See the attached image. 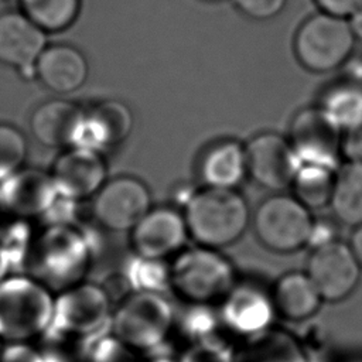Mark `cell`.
Wrapping results in <instances>:
<instances>
[{"label": "cell", "instance_id": "37", "mask_svg": "<svg viewBox=\"0 0 362 362\" xmlns=\"http://www.w3.org/2000/svg\"><path fill=\"white\" fill-rule=\"evenodd\" d=\"M315 3L324 13L344 18L349 17L362 6V0H315Z\"/></svg>", "mask_w": 362, "mask_h": 362}, {"label": "cell", "instance_id": "28", "mask_svg": "<svg viewBox=\"0 0 362 362\" xmlns=\"http://www.w3.org/2000/svg\"><path fill=\"white\" fill-rule=\"evenodd\" d=\"M23 13L48 33L68 28L78 17L81 0H20Z\"/></svg>", "mask_w": 362, "mask_h": 362}, {"label": "cell", "instance_id": "12", "mask_svg": "<svg viewBox=\"0 0 362 362\" xmlns=\"http://www.w3.org/2000/svg\"><path fill=\"white\" fill-rule=\"evenodd\" d=\"M222 328L242 339L274 327L277 317L272 294L253 283H238L216 305Z\"/></svg>", "mask_w": 362, "mask_h": 362}, {"label": "cell", "instance_id": "21", "mask_svg": "<svg viewBox=\"0 0 362 362\" xmlns=\"http://www.w3.org/2000/svg\"><path fill=\"white\" fill-rule=\"evenodd\" d=\"M277 317L301 322L311 318L322 304V298L307 273L288 272L280 276L272 291Z\"/></svg>", "mask_w": 362, "mask_h": 362}, {"label": "cell", "instance_id": "24", "mask_svg": "<svg viewBox=\"0 0 362 362\" xmlns=\"http://www.w3.org/2000/svg\"><path fill=\"white\" fill-rule=\"evenodd\" d=\"M329 205L339 222L362 225V161H348L338 168Z\"/></svg>", "mask_w": 362, "mask_h": 362}, {"label": "cell", "instance_id": "10", "mask_svg": "<svg viewBox=\"0 0 362 362\" xmlns=\"http://www.w3.org/2000/svg\"><path fill=\"white\" fill-rule=\"evenodd\" d=\"M150 209L147 185L129 175L106 181L93 199L95 218L103 228L115 232L132 230Z\"/></svg>", "mask_w": 362, "mask_h": 362}, {"label": "cell", "instance_id": "27", "mask_svg": "<svg viewBox=\"0 0 362 362\" xmlns=\"http://www.w3.org/2000/svg\"><path fill=\"white\" fill-rule=\"evenodd\" d=\"M321 107L334 123L346 132L362 123V85L346 82L328 89Z\"/></svg>", "mask_w": 362, "mask_h": 362}, {"label": "cell", "instance_id": "40", "mask_svg": "<svg viewBox=\"0 0 362 362\" xmlns=\"http://www.w3.org/2000/svg\"><path fill=\"white\" fill-rule=\"evenodd\" d=\"M10 264H11V257L8 256V253L0 245V281L6 277V273L8 272Z\"/></svg>", "mask_w": 362, "mask_h": 362}, {"label": "cell", "instance_id": "3", "mask_svg": "<svg viewBox=\"0 0 362 362\" xmlns=\"http://www.w3.org/2000/svg\"><path fill=\"white\" fill-rule=\"evenodd\" d=\"M55 298L44 284L30 276L0 281V341L27 344L49 328Z\"/></svg>", "mask_w": 362, "mask_h": 362}, {"label": "cell", "instance_id": "43", "mask_svg": "<svg viewBox=\"0 0 362 362\" xmlns=\"http://www.w3.org/2000/svg\"><path fill=\"white\" fill-rule=\"evenodd\" d=\"M1 351H3V346H1V341H0V355H1Z\"/></svg>", "mask_w": 362, "mask_h": 362}, {"label": "cell", "instance_id": "38", "mask_svg": "<svg viewBox=\"0 0 362 362\" xmlns=\"http://www.w3.org/2000/svg\"><path fill=\"white\" fill-rule=\"evenodd\" d=\"M349 247H351L352 253L355 255L358 263L362 267V225L355 226V230H354V233L351 236Z\"/></svg>", "mask_w": 362, "mask_h": 362}, {"label": "cell", "instance_id": "39", "mask_svg": "<svg viewBox=\"0 0 362 362\" xmlns=\"http://www.w3.org/2000/svg\"><path fill=\"white\" fill-rule=\"evenodd\" d=\"M349 27L352 30V34L355 37V40L362 41V6L349 16Z\"/></svg>", "mask_w": 362, "mask_h": 362}, {"label": "cell", "instance_id": "13", "mask_svg": "<svg viewBox=\"0 0 362 362\" xmlns=\"http://www.w3.org/2000/svg\"><path fill=\"white\" fill-rule=\"evenodd\" d=\"M247 174L263 188L281 191L293 184L300 161L288 139L266 132L245 146Z\"/></svg>", "mask_w": 362, "mask_h": 362}, {"label": "cell", "instance_id": "1", "mask_svg": "<svg viewBox=\"0 0 362 362\" xmlns=\"http://www.w3.org/2000/svg\"><path fill=\"white\" fill-rule=\"evenodd\" d=\"M93 247L79 229L72 225L52 223L30 243L25 263L30 277L48 290L62 291L82 283Z\"/></svg>", "mask_w": 362, "mask_h": 362}, {"label": "cell", "instance_id": "5", "mask_svg": "<svg viewBox=\"0 0 362 362\" xmlns=\"http://www.w3.org/2000/svg\"><path fill=\"white\" fill-rule=\"evenodd\" d=\"M174 322V310L161 293L132 291L113 310L109 331L137 354L151 352L167 341Z\"/></svg>", "mask_w": 362, "mask_h": 362}, {"label": "cell", "instance_id": "9", "mask_svg": "<svg viewBox=\"0 0 362 362\" xmlns=\"http://www.w3.org/2000/svg\"><path fill=\"white\" fill-rule=\"evenodd\" d=\"M344 132L320 107H305L296 113L288 130V141L300 164H315L338 171Z\"/></svg>", "mask_w": 362, "mask_h": 362}, {"label": "cell", "instance_id": "15", "mask_svg": "<svg viewBox=\"0 0 362 362\" xmlns=\"http://www.w3.org/2000/svg\"><path fill=\"white\" fill-rule=\"evenodd\" d=\"M106 174L102 154L81 147H71L59 154L51 171L58 195L76 202L95 197L106 182Z\"/></svg>", "mask_w": 362, "mask_h": 362}, {"label": "cell", "instance_id": "42", "mask_svg": "<svg viewBox=\"0 0 362 362\" xmlns=\"http://www.w3.org/2000/svg\"><path fill=\"white\" fill-rule=\"evenodd\" d=\"M342 362H362V358H348V359H345V361H342Z\"/></svg>", "mask_w": 362, "mask_h": 362}, {"label": "cell", "instance_id": "11", "mask_svg": "<svg viewBox=\"0 0 362 362\" xmlns=\"http://www.w3.org/2000/svg\"><path fill=\"white\" fill-rule=\"evenodd\" d=\"M361 270L349 245L339 240L315 247L307 263V276L322 301L329 303L342 301L355 291Z\"/></svg>", "mask_w": 362, "mask_h": 362}, {"label": "cell", "instance_id": "22", "mask_svg": "<svg viewBox=\"0 0 362 362\" xmlns=\"http://www.w3.org/2000/svg\"><path fill=\"white\" fill-rule=\"evenodd\" d=\"M198 170L206 187L235 189L247 174L245 146L235 140L212 144L201 157Z\"/></svg>", "mask_w": 362, "mask_h": 362}, {"label": "cell", "instance_id": "4", "mask_svg": "<svg viewBox=\"0 0 362 362\" xmlns=\"http://www.w3.org/2000/svg\"><path fill=\"white\" fill-rule=\"evenodd\" d=\"M171 290L187 304L218 305L236 284L232 263L216 249H182L170 263Z\"/></svg>", "mask_w": 362, "mask_h": 362}, {"label": "cell", "instance_id": "26", "mask_svg": "<svg viewBox=\"0 0 362 362\" xmlns=\"http://www.w3.org/2000/svg\"><path fill=\"white\" fill-rule=\"evenodd\" d=\"M124 281L132 291L164 293L171 288L170 264L165 259H153L136 255L132 256L123 269Z\"/></svg>", "mask_w": 362, "mask_h": 362}, {"label": "cell", "instance_id": "8", "mask_svg": "<svg viewBox=\"0 0 362 362\" xmlns=\"http://www.w3.org/2000/svg\"><path fill=\"white\" fill-rule=\"evenodd\" d=\"M313 218L294 195L277 194L264 199L253 215L259 240L277 253H291L308 243Z\"/></svg>", "mask_w": 362, "mask_h": 362}, {"label": "cell", "instance_id": "34", "mask_svg": "<svg viewBox=\"0 0 362 362\" xmlns=\"http://www.w3.org/2000/svg\"><path fill=\"white\" fill-rule=\"evenodd\" d=\"M235 6L253 20H269L276 17L287 0H233Z\"/></svg>", "mask_w": 362, "mask_h": 362}, {"label": "cell", "instance_id": "18", "mask_svg": "<svg viewBox=\"0 0 362 362\" xmlns=\"http://www.w3.org/2000/svg\"><path fill=\"white\" fill-rule=\"evenodd\" d=\"M45 49V31L24 13L0 14V62L13 68H28Z\"/></svg>", "mask_w": 362, "mask_h": 362}, {"label": "cell", "instance_id": "7", "mask_svg": "<svg viewBox=\"0 0 362 362\" xmlns=\"http://www.w3.org/2000/svg\"><path fill=\"white\" fill-rule=\"evenodd\" d=\"M354 45L355 37L348 20L324 11L307 18L294 38L298 62L313 72H328L341 66Z\"/></svg>", "mask_w": 362, "mask_h": 362}, {"label": "cell", "instance_id": "2", "mask_svg": "<svg viewBox=\"0 0 362 362\" xmlns=\"http://www.w3.org/2000/svg\"><path fill=\"white\" fill-rule=\"evenodd\" d=\"M188 235L206 247L219 249L235 243L247 229L250 209L238 191L212 188L195 191L185 204Z\"/></svg>", "mask_w": 362, "mask_h": 362}, {"label": "cell", "instance_id": "35", "mask_svg": "<svg viewBox=\"0 0 362 362\" xmlns=\"http://www.w3.org/2000/svg\"><path fill=\"white\" fill-rule=\"evenodd\" d=\"M342 154L349 161H362V123L344 132Z\"/></svg>", "mask_w": 362, "mask_h": 362}, {"label": "cell", "instance_id": "36", "mask_svg": "<svg viewBox=\"0 0 362 362\" xmlns=\"http://www.w3.org/2000/svg\"><path fill=\"white\" fill-rule=\"evenodd\" d=\"M334 240H338L337 238V230L332 222L322 219L321 222H314L310 233V239L307 245H311L313 249L328 245Z\"/></svg>", "mask_w": 362, "mask_h": 362}, {"label": "cell", "instance_id": "19", "mask_svg": "<svg viewBox=\"0 0 362 362\" xmlns=\"http://www.w3.org/2000/svg\"><path fill=\"white\" fill-rule=\"evenodd\" d=\"M85 110L65 99L48 100L33 112L30 129L33 136L48 147H72L82 126Z\"/></svg>", "mask_w": 362, "mask_h": 362}, {"label": "cell", "instance_id": "23", "mask_svg": "<svg viewBox=\"0 0 362 362\" xmlns=\"http://www.w3.org/2000/svg\"><path fill=\"white\" fill-rule=\"evenodd\" d=\"M233 362H308L297 335L272 327L243 339L235 348Z\"/></svg>", "mask_w": 362, "mask_h": 362}, {"label": "cell", "instance_id": "17", "mask_svg": "<svg viewBox=\"0 0 362 362\" xmlns=\"http://www.w3.org/2000/svg\"><path fill=\"white\" fill-rule=\"evenodd\" d=\"M132 110L120 100L109 99L85 110L82 126L72 147L102 151L124 141L133 129Z\"/></svg>", "mask_w": 362, "mask_h": 362}, {"label": "cell", "instance_id": "32", "mask_svg": "<svg viewBox=\"0 0 362 362\" xmlns=\"http://www.w3.org/2000/svg\"><path fill=\"white\" fill-rule=\"evenodd\" d=\"M178 362H233L235 348L221 335L191 342L177 356Z\"/></svg>", "mask_w": 362, "mask_h": 362}, {"label": "cell", "instance_id": "30", "mask_svg": "<svg viewBox=\"0 0 362 362\" xmlns=\"http://www.w3.org/2000/svg\"><path fill=\"white\" fill-rule=\"evenodd\" d=\"M83 362H140V358L136 351L107 331L86 344Z\"/></svg>", "mask_w": 362, "mask_h": 362}, {"label": "cell", "instance_id": "33", "mask_svg": "<svg viewBox=\"0 0 362 362\" xmlns=\"http://www.w3.org/2000/svg\"><path fill=\"white\" fill-rule=\"evenodd\" d=\"M308 362H322L328 351V337L321 325L311 324L297 335Z\"/></svg>", "mask_w": 362, "mask_h": 362}, {"label": "cell", "instance_id": "14", "mask_svg": "<svg viewBox=\"0 0 362 362\" xmlns=\"http://www.w3.org/2000/svg\"><path fill=\"white\" fill-rule=\"evenodd\" d=\"M58 198L51 174L20 168L1 180L0 208L16 218H34L51 211Z\"/></svg>", "mask_w": 362, "mask_h": 362}, {"label": "cell", "instance_id": "29", "mask_svg": "<svg viewBox=\"0 0 362 362\" xmlns=\"http://www.w3.org/2000/svg\"><path fill=\"white\" fill-rule=\"evenodd\" d=\"M174 329L178 331L187 345L216 337L223 328L216 305L187 304V310L175 318Z\"/></svg>", "mask_w": 362, "mask_h": 362}, {"label": "cell", "instance_id": "20", "mask_svg": "<svg viewBox=\"0 0 362 362\" xmlns=\"http://www.w3.org/2000/svg\"><path fill=\"white\" fill-rule=\"evenodd\" d=\"M89 66L85 55L72 45L45 47L35 61V75L41 83L55 93H71L88 78Z\"/></svg>", "mask_w": 362, "mask_h": 362}, {"label": "cell", "instance_id": "16", "mask_svg": "<svg viewBox=\"0 0 362 362\" xmlns=\"http://www.w3.org/2000/svg\"><path fill=\"white\" fill-rule=\"evenodd\" d=\"M130 232L134 253L153 259L177 255L188 236L184 215L173 208H151Z\"/></svg>", "mask_w": 362, "mask_h": 362}, {"label": "cell", "instance_id": "41", "mask_svg": "<svg viewBox=\"0 0 362 362\" xmlns=\"http://www.w3.org/2000/svg\"><path fill=\"white\" fill-rule=\"evenodd\" d=\"M140 362H178V359L168 355H151L150 358H146L143 361L140 359Z\"/></svg>", "mask_w": 362, "mask_h": 362}, {"label": "cell", "instance_id": "6", "mask_svg": "<svg viewBox=\"0 0 362 362\" xmlns=\"http://www.w3.org/2000/svg\"><path fill=\"white\" fill-rule=\"evenodd\" d=\"M112 313V298L105 287L82 281L59 291L54 303L52 322L45 334L88 344L106 332Z\"/></svg>", "mask_w": 362, "mask_h": 362}, {"label": "cell", "instance_id": "25", "mask_svg": "<svg viewBox=\"0 0 362 362\" xmlns=\"http://www.w3.org/2000/svg\"><path fill=\"white\" fill-rule=\"evenodd\" d=\"M337 171L315 165L300 164L293 180L294 197L310 211L320 209L331 202Z\"/></svg>", "mask_w": 362, "mask_h": 362}, {"label": "cell", "instance_id": "31", "mask_svg": "<svg viewBox=\"0 0 362 362\" xmlns=\"http://www.w3.org/2000/svg\"><path fill=\"white\" fill-rule=\"evenodd\" d=\"M27 156V141L23 133L6 123H0V181L21 168Z\"/></svg>", "mask_w": 362, "mask_h": 362}]
</instances>
